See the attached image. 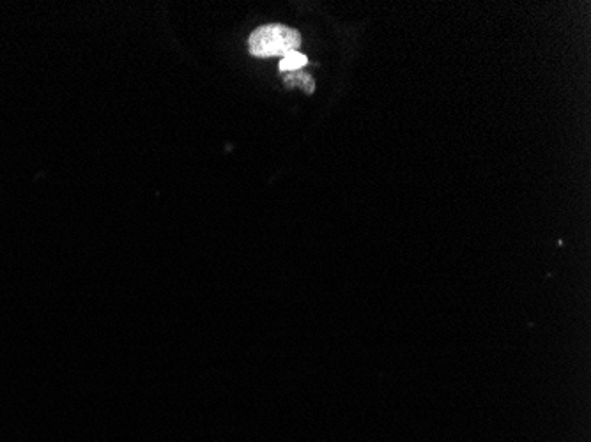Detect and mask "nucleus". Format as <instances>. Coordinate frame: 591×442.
Returning <instances> with one entry per match:
<instances>
[{
  "mask_svg": "<svg viewBox=\"0 0 591 442\" xmlns=\"http://www.w3.org/2000/svg\"><path fill=\"white\" fill-rule=\"evenodd\" d=\"M285 87H300L307 94H314L315 84L312 77H308L307 73H301V71H292L287 77H284Z\"/></svg>",
  "mask_w": 591,
  "mask_h": 442,
  "instance_id": "obj_2",
  "label": "nucleus"
},
{
  "mask_svg": "<svg viewBox=\"0 0 591 442\" xmlns=\"http://www.w3.org/2000/svg\"><path fill=\"white\" fill-rule=\"evenodd\" d=\"M301 45L300 32L289 29L280 23H269L255 29L248 39L250 54L259 59L285 57L291 52H298Z\"/></svg>",
  "mask_w": 591,
  "mask_h": 442,
  "instance_id": "obj_1",
  "label": "nucleus"
},
{
  "mask_svg": "<svg viewBox=\"0 0 591 442\" xmlns=\"http://www.w3.org/2000/svg\"><path fill=\"white\" fill-rule=\"evenodd\" d=\"M307 55L300 54V52H291L285 55L280 61V71L282 73H292V71H300L303 66H307Z\"/></svg>",
  "mask_w": 591,
  "mask_h": 442,
  "instance_id": "obj_3",
  "label": "nucleus"
}]
</instances>
